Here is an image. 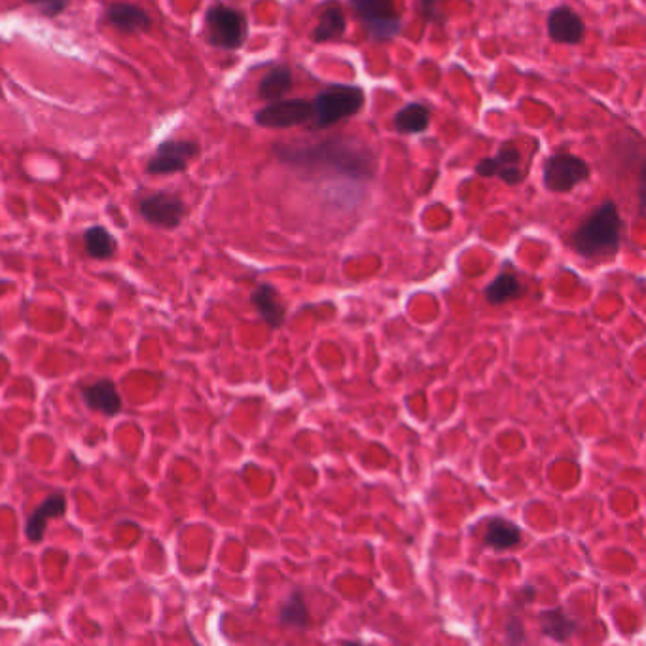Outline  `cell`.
<instances>
[{"instance_id":"cell-12","label":"cell","mask_w":646,"mask_h":646,"mask_svg":"<svg viewBox=\"0 0 646 646\" xmlns=\"http://www.w3.org/2000/svg\"><path fill=\"white\" fill-rule=\"evenodd\" d=\"M347 31V18L338 0H326L319 8V23L311 33L315 44L340 40Z\"/></svg>"},{"instance_id":"cell-13","label":"cell","mask_w":646,"mask_h":646,"mask_svg":"<svg viewBox=\"0 0 646 646\" xmlns=\"http://www.w3.org/2000/svg\"><path fill=\"white\" fill-rule=\"evenodd\" d=\"M82 398L88 404V408L95 410V412L103 413V415H108V417L118 415L124 408L120 393H118L112 379H99V381L91 383L88 387H84L82 389Z\"/></svg>"},{"instance_id":"cell-1","label":"cell","mask_w":646,"mask_h":646,"mask_svg":"<svg viewBox=\"0 0 646 646\" xmlns=\"http://www.w3.org/2000/svg\"><path fill=\"white\" fill-rule=\"evenodd\" d=\"M281 163L309 175H338L345 179L376 177V154L357 137H332L309 146H275Z\"/></svg>"},{"instance_id":"cell-3","label":"cell","mask_w":646,"mask_h":646,"mask_svg":"<svg viewBox=\"0 0 646 646\" xmlns=\"http://www.w3.org/2000/svg\"><path fill=\"white\" fill-rule=\"evenodd\" d=\"M366 103V93L360 86H345L334 84L321 91L313 101V116H311V129L321 131L328 127L336 126L341 120H347L359 114Z\"/></svg>"},{"instance_id":"cell-15","label":"cell","mask_w":646,"mask_h":646,"mask_svg":"<svg viewBox=\"0 0 646 646\" xmlns=\"http://www.w3.org/2000/svg\"><path fill=\"white\" fill-rule=\"evenodd\" d=\"M108 25L126 31V33H143L150 29L152 19L141 6L131 2H114L105 10Z\"/></svg>"},{"instance_id":"cell-5","label":"cell","mask_w":646,"mask_h":646,"mask_svg":"<svg viewBox=\"0 0 646 646\" xmlns=\"http://www.w3.org/2000/svg\"><path fill=\"white\" fill-rule=\"evenodd\" d=\"M366 33L376 42H389L402 31V16L395 0H347Z\"/></svg>"},{"instance_id":"cell-25","label":"cell","mask_w":646,"mask_h":646,"mask_svg":"<svg viewBox=\"0 0 646 646\" xmlns=\"http://www.w3.org/2000/svg\"><path fill=\"white\" fill-rule=\"evenodd\" d=\"M444 0H417V10L421 14V18L429 23H446L444 14L440 12Z\"/></svg>"},{"instance_id":"cell-26","label":"cell","mask_w":646,"mask_h":646,"mask_svg":"<svg viewBox=\"0 0 646 646\" xmlns=\"http://www.w3.org/2000/svg\"><path fill=\"white\" fill-rule=\"evenodd\" d=\"M523 629H521V624L520 622H514V620H510V626H508V639L512 637V635H518L516 639H518V643H521L525 637H523V633H521Z\"/></svg>"},{"instance_id":"cell-8","label":"cell","mask_w":646,"mask_h":646,"mask_svg":"<svg viewBox=\"0 0 646 646\" xmlns=\"http://www.w3.org/2000/svg\"><path fill=\"white\" fill-rule=\"evenodd\" d=\"M199 154L198 143L192 141H165L158 146L156 154L146 163L148 175H177L184 173L188 163L196 160Z\"/></svg>"},{"instance_id":"cell-9","label":"cell","mask_w":646,"mask_h":646,"mask_svg":"<svg viewBox=\"0 0 646 646\" xmlns=\"http://www.w3.org/2000/svg\"><path fill=\"white\" fill-rule=\"evenodd\" d=\"M474 173L484 179H501L508 186H518L527 177V171L523 173L521 169L520 150L514 143H504L495 158L480 160L474 167Z\"/></svg>"},{"instance_id":"cell-24","label":"cell","mask_w":646,"mask_h":646,"mask_svg":"<svg viewBox=\"0 0 646 646\" xmlns=\"http://www.w3.org/2000/svg\"><path fill=\"white\" fill-rule=\"evenodd\" d=\"M25 2L29 6H33L36 12L44 18H57L69 6V0H25Z\"/></svg>"},{"instance_id":"cell-7","label":"cell","mask_w":646,"mask_h":646,"mask_svg":"<svg viewBox=\"0 0 646 646\" xmlns=\"http://www.w3.org/2000/svg\"><path fill=\"white\" fill-rule=\"evenodd\" d=\"M313 116L311 101L306 99H281L268 103L254 114V122L268 129H288V127L304 126Z\"/></svg>"},{"instance_id":"cell-23","label":"cell","mask_w":646,"mask_h":646,"mask_svg":"<svg viewBox=\"0 0 646 646\" xmlns=\"http://www.w3.org/2000/svg\"><path fill=\"white\" fill-rule=\"evenodd\" d=\"M281 622L287 628L306 629L309 626V612L302 592L292 593L281 607Z\"/></svg>"},{"instance_id":"cell-22","label":"cell","mask_w":646,"mask_h":646,"mask_svg":"<svg viewBox=\"0 0 646 646\" xmlns=\"http://www.w3.org/2000/svg\"><path fill=\"white\" fill-rule=\"evenodd\" d=\"M521 292L523 288L518 277L510 271H504L489 287L485 288V300L493 306H501L510 300H516L521 296Z\"/></svg>"},{"instance_id":"cell-11","label":"cell","mask_w":646,"mask_h":646,"mask_svg":"<svg viewBox=\"0 0 646 646\" xmlns=\"http://www.w3.org/2000/svg\"><path fill=\"white\" fill-rule=\"evenodd\" d=\"M548 36L554 44L576 46L584 40L586 25L571 6H557L548 14Z\"/></svg>"},{"instance_id":"cell-10","label":"cell","mask_w":646,"mask_h":646,"mask_svg":"<svg viewBox=\"0 0 646 646\" xmlns=\"http://www.w3.org/2000/svg\"><path fill=\"white\" fill-rule=\"evenodd\" d=\"M139 211L144 220L150 222L152 226H158L163 230H175L179 228L182 218L186 215V205L175 194L158 192L144 198L139 203Z\"/></svg>"},{"instance_id":"cell-21","label":"cell","mask_w":646,"mask_h":646,"mask_svg":"<svg viewBox=\"0 0 646 646\" xmlns=\"http://www.w3.org/2000/svg\"><path fill=\"white\" fill-rule=\"evenodd\" d=\"M84 247L91 258L95 260H108L116 254L118 243L116 237L103 226H91L84 234Z\"/></svg>"},{"instance_id":"cell-20","label":"cell","mask_w":646,"mask_h":646,"mask_svg":"<svg viewBox=\"0 0 646 646\" xmlns=\"http://www.w3.org/2000/svg\"><path fill=\"white\" fill-rule=\"evenodd\" d=\"M539 622L542 635L556 643H565L578 629L575 620L561 609L540 612Z\"/></svg>"},{"instance_id":"cell-2","label":"cell","mask_w":646,"mask_h":646,"mask_svg":"<svg viewBox=\"0 0 646 646\" xmlns=\"http://www.w3.org/2000/svg\"><path fill=\"white\" fill-rule=\"evenodd\" d=\"M622 216L618 205L609 199L601 203L571 235V245L584 258H607L620 251Z\"/></svg>"},{"instance_id":"cell-14","label":"cell","mask_w":646,"mask_h":646,"mask_svg":"<svg viewBox=\"0 0 646 646\" xmlns=\"http://www.w3.org/2000/svg\"><path fill=\"white\" fill-rule=\"evenodd\" d=\"M251 302L270 328L277 330L283 326L287 319V307L283 304L277 288L271 287L270 283L258 285L251 294Z\"/></svg>"},{"instance_id":"cell-6","label":"cell","mask_w":646,"mask_h":646,"mask_svg":"<svg viewBox=\"0 0 646 646\" xmlns=\"http://www.w3.org/2000/svg\"><path fill=\"white\" fill-rule=\"evenodd\" d=\"M590 177H592L590 163L578 158L575 154H569V152L552 154L544 162L542 180H544L546 190L554 192V194H567Z\"/></svg>"},{"instance_id":"cell-19","label":"cell","mask_w":646,"mask_h":646,"mask_svg":"<svg viewBox=\"0 0 646 646\" xmlns=\"http://www.w3.org/2000/svg\"><path fill=\"white\" fill-rule=\"evenodd\" d=\"M294 88V78L287 65L273 67L258 84V97L266 103L281 101Z\"/></svg>"},{"instance_id":"cell-16","label":"cell","mask_w":646,"mask_h":646,"mask_svg":"<svg viewBox=\"0 0 646 646\" xmlns=\"http://www.w3.org/2000/svg\"><path fill=\"white\" fill-rule=\"evenodd\" d=\"M67 514V497L61 493L50 495L44 503L36 508L35 512L29 516L27 525H25V535L31 542H42L44 533H46V523L54 518H61Z\"/></svg>"},{"instance_id":"cell-18","label":"cell","mask_w":646,"mask_h":646,"mask_svg":"<svg viewBox=\"0 0 646 646\" xmlns=\"http://www.w3.org/2000/svg\"><path fill=\"white\" fill-rule=\"evenodd\" d=\"M521 542V531L514 521L506 520V518H493L487 523L485 529L484 544L503 552V550H510L514 546H518Z\"/></svg>"},{"instance_id":"cell-4","label":"cell","mask_w":646,"mask_h":646,"mask_svg":"<svg viewBox=\"0 0 646 646\" xmlns=\"http://www.w3.org/2000/svg\"><path fill=\"white\" fill-rule=\"evenodd\" d=\"M205 35L213 48L235 52L249 38V23L241 10L224 2H215L205 14Z\"/></svg>"},{"instance_id":"cell-17","label":"cell","mask_w":646,"mask_h":646,"mask_svg":"<svg viewBox=\"0 0 646 646\" xmlns=\"http://www.w3.org/2000/svg\"><path fill=\"white\" fill-rule=\"evenodd\" d=\"M431 108L421 103H408L395 116V129L400 135H419L431 127Z\"/></svg>"}]
</instances>
